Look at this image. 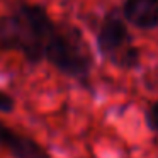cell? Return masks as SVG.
Listing matches in <instances>:
<instances>
[{"mask_svg": "<svg viewBox=\"0 0 158 158\" xmlns=\"http://www.w3.org/2000/svg\"><path fill=\"white\" fill-rule=\"evenodd\" d=\"M14 109H15L14 97L0 90V112L2 114H10V112H14Z\"/></svg>", "mask_w": 158, "mask_h": 158, "instance_id": "obj_7", "label": "cell"}, {"mask_svg": "<svg viewBox=\"0 0 158 158\" xmlns=\"http://www.w3.org/2000/svg\"><path fill=\"white\" fill-rule=\"evenodd\" d=\"M56 22L38 4H21L0 17V51H19L29 63L44 60V51Z\"/></svg>", "mask_w": 158, "mask_h": 158, "instance_id": "obj_1", "label": "cell"}, {"mask_svg": "<svg viewBox=\"0 0 158 158\" xmlns=\"http://www.w3.org/2000/svg\"><path fill=\"white\" fill-rule=\"evenodd\" d=\"M44 60L58 72L72 78H89L94 58L89 44L78 27L70 24H56L44 51Z\"/></svg>", "mask_w": 158, "mask_h": 158, "instance_id": "obj_2", "label": "cell"}, {"mask_svg": "<svg viewBox=\"0 0 158 158\" xmlns=\"http://www.w3.org/2000/svg\"><path fill=\"white\" fill-rule=\"evenodd\" d=\"M95 41L99 53L110 61H114L127 46H131V34L121 10H109L104 15Z\"/></svg>", "mask_w": 158, "mask_h": 158, "instance_id": "obj_3", "label": "cell"}, {"mask_svg": "<svg viewBox=\"0 0 158 158\" xmlns=\"http://www.w3.org/2000/svg\"><path fill=\"white\" fill-rule=\"evenodd\" d=\"M139 60H141V53L136 46H127L116 60H114V65H117L119 68H124V70H131V68H136L139 65Z\"/></svg>", "mask_w": 158, "mask_h": 158, "instance_id": "obj_6", "label": "cell"}, {"mask_svg": "<svg viewBox=\"0 0 158 158\" xmlns=\"http://www.w3.org/2000/svg\"><path fill=\"white\" fill-rule=\"evenodd\" d=\"M121 14L136 29L151 31L158 27V0H124Z\"/></svg>", "mask_w": 158, "mask_h": 158, "instance_id": "obj_5", "label": "cell"}, {"mask_svg": "<svg viewBox=\"0 0 158 158\" xmlns=\"http://www.w3.org/2000/svg\"><path fill=\"white\" fill-rule=\"evenodd\" d=\"M0 146L10 151L14 158H51L32 138L21 134L0 121Z\"/></svg>", "mask_w": 158, "mask_h": 158, "instance_id": "obj_4", "label": "cell"}, {"mask_svg": "<svg viewBox=\"0 0 158 158\" xmlns=\"http://www.w3.org/2000/svg\"><path fill=\"white\" fill-rule=\"evenodd\" d=\"M146 119H148V124H150L151 129H155L158 133V100L150 106L148 114H146Z\"/></svg>", "mask_w": 158, "mask_h": 158, "instance_id": "obj_8", "label": "cell"}]
</instances>
